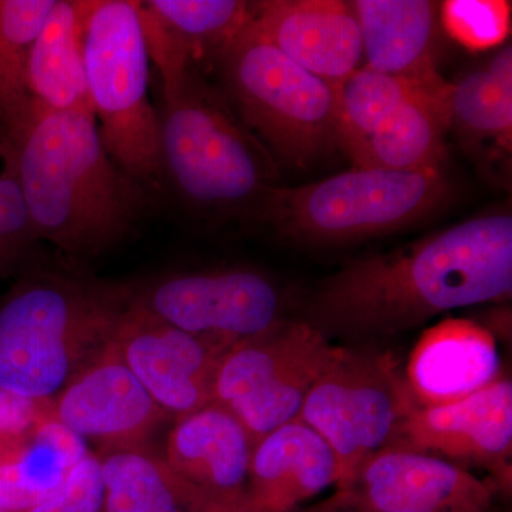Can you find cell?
<instances>
[{
	"mask_svg": "<svg viewBox=\"0 0 512 512\" xmlns=\"http://www.w3.org/2000/svg\"><path fill=\"white\" fill-rule=\"evenodd\" d=\"M511 293L512 217L491 212L349 262L309 293L299 319L330 342L365 343Z\"/></svg>",
	"mask_w": 512,
	"mask_h": 512,
	"instance_id": "1",
	"label": "cell"
},
{
	"mask_svg": "<svg viewBox=\"0 0 512 512\" xmlns=\"http://www.w3.org/2000/svg\"><path fill=\"white\" fill-rule=\"evenodd\" d=\"M15 144L23 197L40 244L86 261L131 234L146 190L110 156L92 113L35 104Z\"/></svg>",
	"mask_w": 512,
	"mask_h": 512,
	"instance_id": "2",
	"label": "cell"
},
{
	"mask_svg": "<svg viewBox=\"0 0 512 512\" xmlns=\"http://www.w3.org/2000/svg\"><path fill=\"white\" fill-rule=\"evenodd\" d=\"M161 76V165L164 181L208 220L258 224L276 187L272 157L205 80L190 57L156 60Z\"/></svg>",
	"mask_w": 512,
	"mask_h": 512,
	"instance_id": "3",
	"label": "cell"
},
{
	"mask_svg": "<svg viewBox=\"0 0 512 512\" xmlns=\"http://www.w3.org/2000/svg\"><path fill=\"white\" fill-rule=\"evenodd\" d=\"M130 284L28 266L0 296V390L46 403L113 339Z\"/></svg>",
	"mask_w": 512,
	"mask_h": 512,
	"instance_id": "4",
	"label": "cell"
},
{
	"mask_svg": "<svg viewBox=\"0 0 512 512\" xmlns=\"http://www.w3.org/2000/svg\"><path fill=\"white\" fill-rule=\"evenodd\" d=\"M87 90L101 140L141 187L164 181L140 2L79 0Z\"/></svg>",
	"mask_w": 512,
	"mask_h": 512,
	"instance_id": "5",
	"label": "cell"
},
{
	"mask_svg": "<svg viewBox=\"0 0 512 512\" xmlns=\"http://www.w3.org/2000/svg\"><path fill=\"white\" fill-rule=\"evenodd\" d=\"M441 168L386 171L355 167L299 187L266 195L258 224L312 245H338L410 227L450 201Z\"/></svg>",
	"mask_w": 512,
	"mask_h": 512,
	"instance_id": "6",
	"label": "cell"
},
{
	"mask_svg": "<svg viewBox=\"0 0 512 512\" xmlns=\"http://www.w3.org/2000/svg\"><path fill=\"white\" fill-rule=\"evenodd\" d=\"M239 120L279 160L308 168L336 143V89L282 55L251 22L215 56Z\"/></svg>",
	"mask_w": 512,
	"mask_h": 512,
	"instance_id": "7",
	"label": "cell"
},
{
	"mask_svg": "<svg viewBox=\"0 0 512 512\" xmlns=\"http://www.w3.org/2000/svg\"><path fill=\"white\" fill-rule=\"evenodd\" d=\"M416 407L392 353L342 346L313 384L298 420L332 448L340 464V483L366 458L392 447Z\"/></svg>",
	"mask_w": 512,
	"mask_h": 512,
	"instance_id": "8",
	"label": "cell"
},
{
	"mask_svg": "<svg viewBox=\"0 0 512 512\" xmlns=\"http://www.w3.org/2000/svg\"><path fill=\"white\" fill-rule=\"evenodd\" d=\"M340 350L303 320L286 319L225 353L215 377L214 403L241 421L255 446L299 419L313 384Z\"/></svg>",
	"mask_w": 512,
	"mask_h": 512,
	"instance_id": "9",
	"label": "cell"
},
{
	"mask_svg": "<svg viewBox=\"0 0 512 512\" xmlns=\"http://www.w3.org/2000/svg\"><path fill=\"white\" fill-rule=\"evenodd\" d=\"M130 305L225 349L288 319L275 282L249 268L178 272L130 284Z\"/></svg>",
	"mask_w": 512,
	"mask_h": 512,
	"instance_id": "10",
	"label": "cell"
},
{
	"mask_svg": "<svg viewBox=\"0 0 512 512\" xmlns=\"http://www.w3.org/2000/svg\"><path fill=\"white\" fill-rule=\"evenodd\" d=\"M497 494L460 464L392 446L366 458L332 497L370 512H494Z\"/></svg>",
	"mask_w": 512,
	"mask_h": 512,
	"instance_id": "11",
	"label": "cell"
},
{
	"mask_svg": "<svg viewBox=\"0 0 512 512\" xmlns=\"http://www.w3.org/2000/svg\"><path fill=\"white\" fill-rule=\"evenodd\" d=\"M46 417L96 444L99 453L146 446L170 419L128 369L113 339L46 402Z\"/></svg>",
	"mask_w": 512,
	"mask_h": 512,
	"instance_id": "12",
	"label": "cell"
},
{
	"mask_svg": "<svg viewBox=\"0 0 512 512\" xmlns=\"http://www.w3.org/2000/svg\"><path fill=\"white\" fill-rule=\"evenodd\" d=\"M121 357L158 406L175 420L214 403V384L229 349L175 329L128 301L113 336Z\"/></svg>",
	"mask_w": 512,
	"mask_h": 512,
	"instance_id": "13",
	"label": "cell"
},
{
	"mask_svg": "<svg viewBox=\"0 0 512 512\" xmlns=\"http://www.w3.org/2000/svg\"><path fill=\"white\" fill-rule=\"evenodd\" d=\"M393 446L484 468L498 494L512 488V383L505 375L458 402L420 407Z\"/></svg>",
	"mask_w": 512,
	"mask_h": 512,
	"instance_id": "14",
	"label": "cell"
},
{
	"mask_svg": "<svg viewBox=\"0 0 512 512\" xmlns=\"http://www.w3.org/2000/svg\"><path fill=\"white\" fill-rule=\"evenodd\" d=\"M251 437L217 403L175 420L163 458L198 512H244Z\"/></svg>",
	"mask_w": 512,
	"mask_h": 512,
	"instance_id": "15",
	"label": "cell"
},
{
	"mask_svg": "<svg viewBox=\"0 0 512 512\" xmlns=\"http://www.w3.org/2000/svg\"><path fill=\"white\" fill-rule=\"evenodd\" d=\"M252 25L269 45L335 89L363 62L362 35L350 2H254Z\"/></svg>",
	"mask_w": 512,
	"mask_h": 512,
	"instance_id": "16",
	"label": "cell"
},
{
	"mask_svg": "<svg viewBox=\"0 0 512 512\" xmlns=\"http://www.w3.org/2000/svg\"><path fill=\"white\" fill-rule=\"evenodd\" d=\"M403 372L420 407L458 402L503 376L493 333L480 323L458 318L424 330Z\"/></svg>",
	"mask_w": 512,
	"mask_h": 512,
	"instance_id": "17",
	"label": "cell"
},
{
	"mask_svg": "<svg viewBox=\"0 0 512 512\" xmlns=\"http://www.w3.org/2000/svg\"><path fill=\"white\" fill-rule=\"evenodd\" d=\"M339 480L329 444L308 424L291 421L252 448L244 512H295Z\"/></svg>",
	"mask_w": 512,
	"mask_h": 512,
	"instance_id": "18",
	"label": "cell"
},
{
	"mask_svg": "<svg viewBox=\"0 0 512 512\" xmlns=\"http://www.w3.org/2000/svg\"><path fill=\"white\" fill-rule=\"evenodd\" d=\"M365 66L404 79L434 83L441 29L440 3L430 0H353Z\"/></svg>",
	"mask_w": 512,
	"mask_h": 512,
	"instance_id": "19",
	"label": "cell"
},
{
	"mask_svg": "<svg viewBox=\"0 0 512 512\" xmlns=\"http://www.w3.org/2000/svg\"><path fill=\"white\" fill-rule=\"evenodd\" d=\"M447 83L424 84L348 156L356 167L386 171L441 168L446 158Z\"/></svg>",
	"mask_w": 512,
	"mask_h": 512,
	"instance_id": "20",
	"label": "cell"
},
{
	"mask_svg": "<svg viewBox=\"0 0 512 512\" xmlns=\"http://www.w3.org/2000/svg\"><path fill=\"white\" fill-rule=\"evenodd\" d=\"M28 86L36 106L89 111L79 0H55L29 57Z\"/></svg>",
	"mask_w": 512,
	"mask_h": 512,
	"instance_id": "21",
	"label": "cell"
},
{
	"mask_svg": "<svg viewBox=\"0 0 512 512\" xmlns=\"http://www.w3.org/2000/svg\"><path fill=\"white\" fill-rule=\"evenodd\" d=\"M448 130L481 153L511 154L512 49L505 47L483 69L447 83Z\"/></svg>",
	"mask_w": 512,
	"mask_h": 512,
	"instance_id": "22",
	"label": "cell"
},
{
	"mask_svg": "<svg viewBox=\"0 0 512 512\" xmlns=\"http://www.w3.org/2000/svg\"><path fill=\"white\" fill-rule=\"evenodd\" d=\"M89 453L79 436L46 417L28 446L0 466V505L8 512H19L42 503Z\"/></svg>",
	"mask_w": 512,
	"mask_h": 512,
	"instance_id": "23",
	"label": "cell"
},
{
	"mask_svg": "<svg viewBox=\"0 0 512 512\" xmlns=\"http://www.w3.org/2000/svg\"><path fill=\"white\" fill-rule=\"evenodd\" d=\"M103 512H198L161 456L147 446L101 451Z\"/></svg>",
	"mask_w": 512,
	"mask_h": 512,
	"instance_id": "24",
	"label": "cell"
},
{
	"mask_svg": "<svg viewBox=\"0 0 512 512\" xmlns=\"http://www.w3.org/2000/svg\"><path fill=\"white\" fill-rule=\"evenodd\" d=\"M53 5L55 0H0V128L13 141L35 110L29 57Z\"/></svg>",
	"mask_w": 512,
	"mask_h": 512,
	"instance_id": "25",
	"label": "cell"
},
{
	"mask_svg": "<svg viewBox=\"0 0 512 512\" xmlns=\"http://www.w3.org/2000/svg\"><path fill=\"white\" fill-rule=\"evenodd\" d=\"M141 5L190 50L195 62L202 56L215 59L254 13V2L241 0H148Z\"/></svg>",
	"mask_w": 512,
	"mask_h": 512,
	"instance_id": "26",
	"label": "cell"
},
{
	"mask_svg": "<svg viewBox=\"0 0 512 512\" xmlns=\"http://www.w3.org/2000/svg\"><path fill=\"white\" fill-rule=\"evenodd\" d=\"M424 84L433 83L390 76L360 66L336 86L338 147L348 154L359 146L393 110Z\"/></svg>",
	"mask_w": 512,
	"mask_h": 512,
	"instance_id": "27",
	"label": "cell"
},
{
	"mask_svg": "<svg viewBox=\"0 0 512 512\" xmlns=\"http://www.w3.org/2000/svg\"><path fill=\"white\" fill-rule=\"evenodd\" d=\"M39 244L20 184L18 148L0 128V278L25 271Z\"/></svg>",
	"mask_w": 512,
	"mask_h": 512,
	"instance_id": "28",
	"label": "cell"
},
{
	"mask_svg": "<svg viewBox=\"0 0 512 512\" xmlns=\"http://www.w3.org/2000/svg\"><path fill=\"white\" fill-rule=\"evenodd\" d=\"M441 28L473 52L501 45L511 29L505 0H447L440 5Z\"/></svg>",
	"mask_w": 512,
	"mask_h": 512,
	"instance_id": "29",
	"label": "cell"
},
{
	"mask_svg": "<svg viewBox=\"0 0 512 512\" xmlns=\"http://www.w3.org/2000/svg\"><path fill=\"white\" fill-rule=\"evenodd\" d=\"M104 484L99 456L89 453L77 461L62 487L45 501L19 512H103Z\"/></svg>",
	"mask_w": 512,
	"mask_h": 512,
	"instance_id": "30",
	"label": "cell"
},
{
	"mask_svg": "<svg viewBox=\"0 0 512 512\" xmlns=\"http://www.w3.org/2000/svg\"><path fill=\"white\" fill-rule=\"evenodd\" d=\"M46 419V403L0 390V466L18 456Z\"/></svg>",
	"mask_w": 512,
	"mask_h": 512,
	"instance_id": "31",
	"label": "cell"
},
{
	"mask_svg": "<svg viewBox=\"0 0 512 512\" xmlns=\"http://www.w3.org/2000/svg\"><path fill=\"white\" fill-rule=\"evenodd\" d=\"M295 512H370L365 510H360V508L350 507V505H346L340 503V501L336 500V498L330 497L326 501H322V503L313 505V507L309 508H299Z\"/></svg>",
	"mask_w": 512,
	"mask_h": 512,
	"instance_id": "32",
	"label": "cell"
},
{
	"mask_svg": "<svg viewBox=\"0 0 512 512\" xmlns=\"http://www.w3.org/2000/svg\"><path fill=\"white\" fill-rule=\"evenodd\" d=\"M0 512H8L5 510V508H2V505H0Z\"/></svg>",
	"mask_w": 512,
	"mask_h": 512,
	"instance_id": "33",
	"label": "cell"
}]
</instances>
